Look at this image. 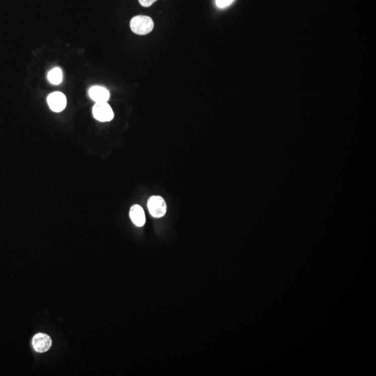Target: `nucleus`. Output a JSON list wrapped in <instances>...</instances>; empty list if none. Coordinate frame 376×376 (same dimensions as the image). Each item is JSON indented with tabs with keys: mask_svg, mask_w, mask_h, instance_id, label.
<instances>
[{
	"mask_svg": "<svg viewBox=\"0 0 376 376\" xmlns=\"http://www.w3.org/2000/svg\"><path fill=\"white\" fill-rule=\"evenodd\" d=\"M154 27V21L148 16H135L130 21V28L134 33L138 35H146L149 34Z\"/></svg>",
	"mask_w": 376,
	"mask_h": 376,
	"instance_id": "1",
	"label": "nucleus"
},
{
	"mask_svg": "<svg viewBox=\"0 0 376 376\" xmlns=\"http://www.w3.org/2000/svg\"><path fill=\"white\" fill-rule=\"evenodd\" d=\"M148 208L153 217H163L167 212L166 201L161 196H153L148 199Z\"/></svg>",
	"mask_w": 376,
	"mask_h": 376,
	"instance_id": "2",
	"label": "nucleus"
},
{
	"mask_svg": "<svg viewBox=\"0 0 376 376\" xmlns=\"http://www.w3.org/2000/svg\"><path fill=\"white\" fill-rule=\"evenodd\" d=\"M93 115L101 122H108L114 118V112L110 105L106 103H96L93 108Z\"/></svg>",
	"mask_w": 376,
	"mask_h": 376,
	"instance_id": "3",
	"label": "nucleus"
},
{
	"mask_svg": "<svg viewBox=\"0 0 376 376\" xmlns=\"http://www.w3.org/2000/svg\"><path fill=\"white\" fill-rule=\"evenodd\" d=\"M48 101L49 107L54 112H60L64 110L66 106V98L61 92L52 93L48 96Z\"/></svg>",
	"mask_w": 376,
	"mask_h": 376,
	"instance_id": "4",
	"label": "nucleus"
},
{
	"mask_svg": "<svg viewBox=\"0 0 376 376\" xmlns=\"http://www.w3.org/2000/svg\"><path fill=\"white\" fill-rule=\"evenodd\" d=\"M32 345L36 352H45L52 346V339L48 334L39 333L34 336Z\"/></svg>",
	"mask_w": 376,
	"mask_h": 376,
	"instance_id": "5",
	"label": "nucleus"
},
{
	"mask_svg": "<svg viewBox=\"0 0 376 376\" xmlns=\"http://www.w3.org/2000/svg\"><path fill=\"white\" fill-rule=\"evenodd\" d=\"M90 96L96 103H106L110 99V92L105 87L94 86L90 89Z\"/></svg>",
	"mask_w": 376,
	"mask_h": 376,
	"instance_id": "6",
	"label": "nucleus"
},
{
	"mask_svg": "<svg viewBox=\"0 0 376 376\" xmlns=\"http://www.w3.org/2000/svg\"><path fill=\"white\" fill-rule=\"evenodd\" d=\"M129 215L132 222L137 227H143L146 223L145 212L143 211L142 207L139 205H133L130 209Z\"/></svg>",
	"mask_w": 376,
	"mask_h": 376,
	"instance_id": "7",
	"label": "nucleus"
},
{
	"mask_svg": "<svg viewBox=\"0 0 376 376\" xmlns=\"http://www.w3.org/2000/svg\"><path fill=\"white\" fill-rule=\"evenodd\" d=\"M48 81L54 85H59L62 82V71L59 68H54L48 72Z\"/></svg>",
	"mask_w": 376,
	"mask_h": 376,
	"instance_id": "8",
	"label": "nucleus"
},
{
	"mask_svg": "<svg viewBox=\"0 0 376 376\" xmlns=\"http://www.w3.org/2000/svg\"><path fill=\"white\" fill-rule=\"evenodd\" d=\"M234 0H215L216 5L220 9L226 8L233 3Z\"/></svg>",
	"mask_w": 376,
	"mask_h": 376,
	"instance_id": "9",
	"label": "nucleus"
},
{
	"mask_svg": "<svg viewBox=\"0 0 376 376\" xmlns=\"http://www.w3.org/2000/svg\"><path fill=\"white\" fill-rule=\"evenodd\" d=\"M157 0H139V3L144 7H150L153 4L156 3Z\"/></svg>",
	"mask_w": 376,
	"mask_h": 376,
	"instance_id": "10",
	"label": "nucleus"
}]
</instances>
